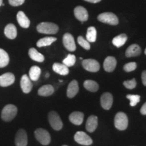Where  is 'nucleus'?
<instances>
[{"label":"nucleus","instance_id":"nucleus-7","mask_svg":"<svg viewBox=\"0 0 146 146\" xmlns=\"http://www.w3.org/2000/svg\"><path fill=\"white\" fill-rule=\"evenodd\" d=\"M76 143L83 145H90L93 143V140L86 133L83 131H78L74 137Z\"/></svg>","mask_w":146,"mask_h":146},{"label":"nucleus","instance_id":"nucleus-10","mask_svg":"<svg viewBox=\"0 0 146 146\" xmlns=\"http://www.w3.org/2000/svg\"><path fill=\"white\" fill-rule=\"evenodd\" d=\"M63 44L66 50L74 52L76 50V44L74 37L70 33H65L63 36Z\"/></svg>","mask_w":146,"mask_h":146},{"label":"nucleus","instance_id":"nucleus-37","mask_svg":"<svg viewBox=\"0 0 146 146\" xmlns=\"http://www.w3.org/2000/svg\"><path fill=\"white\" fill-rule=\"evenodd\" d=\"M141 80L143 85L146 86V70H143L141 74Z\"/></svg>","mask_w":146,"mask_h":146},{"label":"nucleus","instance_id":"nucleus-34","mask_svg":"<svg viewBox=\"0 0 146 146\" xmlns=\"http://www.w3.org/2000/svg\"><path fill=\"white\" fill-rule=\"evenodd\" d=\"M123 85L126 88L129 89H133L135 88L137 86V82L135 78H133V79L129 80V81H124Z\"/></svg>","mask_w":146,"mask_h":146},{"label":"nucleus","instance_id":"nucleus-21","mask_svg":"<svg viewBox=\"0 0 146 146\" xmlns=\"http://www.w3.org/2000/svg\"><path fill=\"white\" fill-rule=\"evenodd\" d=\"M4 34L7 38L10 39H14L17 36V29L13 24H9L5 27Z\"/></svg>","mask_w":146,"mask_h":146},{"label":"nucleus","instance_id":"nucleus-9","mask_svg":"<svg viewBox=\"0 0 146 146\" xmlns=\"http://www.w3.org/2000/svg\"><path fill=\"white\" fill-rule=\"evenodd\" d=\"M28 143V136L26 131L24 129H20L16 133L15 136L16 146H27Z\"/></svg>","mask_w":146,"mask_h":146},{"label":"nucleus","instance_id":"nucleus-26","mask_svg":"<svg viewBox=\"0 0 146 146\" xmlns=\"http://www.w3.org/2000/svg\"><path fill=\"white\" fill-rule=\"evenodd\" d=\"M56 40H57V38L53 37V36H46V37H43L37 41V43H36V46L38 47L49 46V45H52L54 42L56 41Z\"/></svg>","mask_w":146,"mask_h":146},{"label":"nucleus","instance_id":"nucleus-35","mask_svg":"<svg viewBox=\"0 0 146 146\" xmlns=\"http://www.w3.org/2000/svg\"><path fill=\"white\" fill-rule=\"evenodd\" d=\"M137 64L135 62H129L126 64L124 66V70L126 71V72H132V71H134L137 68Z\"/></svg>","mask_w":146,"mask_h":146},{"label":"nucleus","instance_id":"nucleus-29","mask_svg":"<svg viewBox=\"0 0 146 146\" xmlns=\"http://www.w3.org/2000/svg\"><path fill=\"white\" fill-rule=\"evenodd\" d=\"M84 87L85 88L91 92H96L99 89V85L97 82L92 80H87L84 82Z\"/></svg>","mask_w":146,"mask_h":146},{"label":"nucleus","instance_id":"nucleus-8","mask_svg":"<svg viewBox=\"0 0 146 146\" xmlns=\"http://www.w3.org/2000/svg\"><path fill=\"white\" fill-rule=\"evenodd\" d=\"M82 66L85 70L91 72H98L100 68L99 62L94 59H85L83 60Z\"/></svg>","mask_w":146,"mask_h":146},{"label":"nucleus","instance_id":"nucleus-15","mask_svg":"<svg viewBox=\"0 0 146 146\" xmlns=\"http://www.w3.org/2000/svg\"><path fill=\"white\" fill-rule=\"evenodd\" d=\"M116 58L112 56H108L106 58L104 62V68L108 72H112L116 68Z\"/></svg>","mask_w":146,"mask_h":146},{"label":"nucleus","instance_id":"nucleus-33","mask_svg":"<svg viewBox=\"0 0 146 146\" xmlns=\"http://www.w3.org/2000/svg\"><path fill=\"white\" fill-rule=\"evenodd\" d=\"M77 41L78 44L81 45L82 47H83L85 50H90L91 46H90V43H89V42L87 41V40L84 39L82 36H78L77 39Z\"/></svg>","mask_w":146,"mask_h":146},{"label":"nucleus","instance_id":"nucleus-3","mask_svg":"<svg viewBox=\"0 0 146 146\" xmlns=\"http://www.w3.org/2000/svg\"><path fill=\"white\" fill-rule=\"evenodd\" d=\"M129 120L125 113L120 112L116 114L114 117V126L118 130L124 131L127 129Z\"/></svg>","mask_w":146,"mask_h":146},{"label":"nucleus","instance_id":"nucleus-43","mask_svg":"<svg viewBox=\"0 0 146 146\" xmlns=\"http://www.w3.org/2000/svg\"><path fill=\"white\" fill-rule=\"evenodd\" d=\"M62 146H68V145H62Z\"/></svg>","mask_w":146,"mask_h":146},{"label":"nucleus","instance_id":"nucleus-24","mask_svg":"<svg viewBox=\"0 0 146 146\" xmlns=\"http://www.w3.org/2000/svg\"><path fill=\"white\" fill-rule=\"evenodd\" d=\"M29 55L33 60L38 62H43L45 60L43 55L39 53L35 48H31L29 50Z\"/></svg>","mask_w":146,"mask_h":146},{"label":"nucleus","instance_id":"nucleus-31","mask_svg":"<svg viewBox=\"0 0 146 146\" xmlns=\"http://www.w3.org/2000/svg\"><path fill=\"white\" fill-rule=\"evenodd\" d=\"M76 62V57L73 54H68L67 57L63 60V64L66 66L70 67L74 65Z\"/></svg>","mask_w":146,"mask_h":146},{"label":"nucleus","instance_id":"nucleus-13","mask_svg":"<svg viewBox=\"0 0 146 146\" xmlns=\"http://www.w3.org/2000/svg\"><path fill=\"white\" fill-rule=\"evenodd\" d=\"M100 102H101V106L104 110H108L111 108L113 103V97L112 95L110 94L108 92L104 93L102 95L101 99H100Z\"/></svg>","mask_w":146,"mask_h":146},{"label":"nucleus","instance_id":"nucleus-40","mask_svg":"<svg viewBox=\"0 0 146 146\" xmlns=\"http://www.w3.org/2000/svg\"><path fill=\"white\" fill-rule=\"evenodd\" d=\"M49 76H50V74H49V73H47V74H45V77H46V78H48Z\"/></svg>","mask_w":146,"mask_h":146},{"label":"nucleus","instance_id":"nucleus-25","mask_svg":"<svg viewBox=\"0 0 146 146\" xmlns=\"http://www.w3.org/2000/svg\"><path fill=\"white\" fill-rule=\"evenodd\" d=\"M41 68L37 66H33L29 70V78L33 81H36L41 75Z\"/></svg>","mask_w":146,"mask_h":146},{"label":"nucleus","instance_id":"nucleus-1","mask_svg":"<svg viewBox=\"0 0 146 146\" xmlns=\"http://www.w3.org/2000/svg\"><path fill=\"white\" fill-rule=\"evenodd\" d=\"M18 112V108L13 104H8L1 111V118L3 121L9 122L13 120Z\"/></svg>","mask_w":146,"mask_h":146},{"label":"nucleus","instance_id":"nucleus-39","mask_svg":"<svg viewBox=\"0 0 146 146\" xmlns=\"http://www.w3.org/2000/svg\"><path fill=\"white\" fill-rule=\"evenodd\" d=\"M85 1H88V2H90V3H96L100 2V1H101V0H85Z\"/></svg>","mask_w":146,"mask_h":146},{"label":"nucleus","instance_id":"nucleus-28","mask_svg":"<svg viewBox=\"0 0 146 146\" xmlns=\"http://www.w3.org/2000/svg\"><path fill=\"white\" fill-rule=\"evenodd\" d=\"M10 62V58L8 53L0 48V68H3L8 65Z\"/></svg>","mask_w":146,"mask_h":146},{"label":"nucleus","instance_id":"nucleus-42","mask_svg":"<svg viewBox=\"0 0 146 146\" xmlns=\"http://www.w3.org/2000/svg\"><path fill=\"white\" fill-rule=\"evenodd\" d=\"M144 53H145V54L146 55V48H145V52H144Z\"/></svg>","mask_w":146,"mask_h":146},{"label":"nucleus","instance_id":"nucleus-18","mask_svg":"<svg viewBox=\"0 0 146 146\" xmlns=\"http://www.w3.org/2000/svg\"><path fill=\"white\" fill-rule=\"evenodd\" d=\"M78 90H79V87H78V82L73 80L69 83L68 89H67V97L68 98H72L78 94Z\"/></svg>","mask_w":146,"mask_h":146},{"label":"nucleus","instance_id":"nucleus-23","mask_svg":"<svg viewBox=\"0 0 146 146\" xmlns=\"http://www.w3.org/2000/svg\"><path fill=\"white\" fill-rule=\"evenodd\" d=\"M54 92V88L51 85H45L40 87L38 90V94L40 96L47 97L52 95Z\"/></svg>","mask_w":146,"mask_h":146},{"label":"nucleus","instance_id":"nucleus-5","mask_svg":"<svg viewBox=\"0 0 146 146\" xmlns=\"http://www.w3.org/2000/svg\"><path fill=\"white\" fill-rule=\"evenodd\" d=\"M48 120L51 127L56 131H60L62 129L63 123L59 114L55 111H52L48 114Z\"/></svg>","mask_w":146,"mask_h":146},{"label":"nucleus","instance_id":"nucleus-36","mask_svg":"<svg viewBox=\"0 0 146 146\" xmlns=\"http://www.w3.org/2000/svg\"><path fill=\"white\" fill-rule=\"evenodd\" d=\"M9 3L12 6H19L25 3V0H8Z\"/></svg>","mask_w":146,"mask_h":146},{"label":"nucleus","instance_id":"nucleus-6","mask_svg":"<svg viewBox=\"0 0 146 146\" xmlns=\"http://www.w3.org/2000/svg\"><path fill=\"white\" fill-rule=\"evenodd\" d=\"M98 19L102 23L110 25H117L118 24V17L112 12H104L100 14L98 16Z\"/></svg>","mask_w":146,"mask_h":146},{"label":"nucleus","instance_id":"nucleus-30","mask_svg":"<svg viewBox=\"0 0 146 146\" xmlns=\"http://www.w3.org/2000/svg\"><path fill=\"white\" fill-rule=\"evenodd\" d=\"M87 40L91 43H94L96 41L97 39V31L95 27H90L87 29L86 35Z\"/></svg>","mask_w":146,"mask_h":146},{"label":"nucleus","instance_id":"nucleus-2","mask_svg":"<svg viewBox=\"0 0 146 146\" xmlns=\"http://www.w3.org/2000/svg\"><path fill=\"white\" fill-rule=\"evenodd\" d=\"M36 30L40 33L54 35L57 33L59 28L56 24L52 23H41L36 27Z\"/></svg>","mask_w":146,"mask_h":146},{"label":"nucleus","instance_id":"nucleus-20","mask_svg":"<svg viewBox=\"0 0 146 146\" xmlns=\"http://www.w3.org/2000/svg\"><path fill=\"white\" fill-rule=\"evenodd\" d=\"M84 114L81 112H74L69 116V120L75 125H81L83 122Z\"/></svg>","mask_w":146,"mask_h":146},{"label":"nucleus","instance_id":"nucleus-38","mask_svg":"<svg viewBox=\"0 0 146 146\" xmlns=\"http://www.w3.org/2000/svg\"><path fill=\"white\" fill-rule=\"evenodd\" d=\"M140 112H141V114L146 115V102L144 103L143 105L142 106L141 110H140Z\"/></svg>","mask_w":146,"mask_h":146},{"label":"nucleus","instance_id":"nucleus-41","mask_svg":"<svg viewBox=\"0 0 146 146\" xmlns=\"http://www.w3.org/2000/svg\"><path fill=\"white\" fill-rule=\"evenodd\" d=\"M2 4H3V0H0V6L2 5Z\"/></svg>","mask_w":146,"mask_h":146},{"label":"nucleus","instance_id":"nucleus-27","mask_svg":"<svg viewBox=\"0 0 146 146\" xmlns=\"http://www.w3.org/2000/svg\"><path fill=\"white\" fill-rule=\"evenodd\" d=\"M127 41V36L126 34H120L119 35L115 36L112 39L113 45H115L116 47H120L125 45V43Z\"/></svg>","mask_w":146,"mask_h":146},{"label":"nucleus","instance_id":"nucleus-11","mask_svg":"<svg viewBox=\"0 0 146 146\" xmlns=\"http://www.w3.org/2000/svg\"><path fill=\"white\" fill-rule=\"evenodd\" d=\"M15 81V76L11 72H6L0 76V86L6 87L10 86Z\"/></svg>","mask_w":146,"mask_h":146},{"label":"nucleus","instance_id":"nucleus-22","mask_svg":"<svg viewBox=\"0 0 146 146\" xmlns=\"http://www.w3.org/2000/svg\"><path fill=\"white\" fill-rule=\"evenodd\" d=\"M53 70L55 72L58 73V74H60V75H67L69 73V69L68 67L64 64L60 63H54L52 66Z\"/></svg>","mask_w":146,"mask_h":146},{"label":"nucleus","instance_id":"nucleus-4","mask_svg":"<svg viewBox=\"0 0 146 146\" xmlns=\"http://www.w3.org/2000/svg\"><path fill=\"white\" fill-rule=\"evenodd\" d=\"M35 136L36 139L42 145H47L50 143L51 136L48 131L45 129L41 128L36 129L35 131Z\"/></svg>","mask_w":146,"mask_h":146},{"label":"nucleus","instance_id":"nucleus-12","mask_svg":"<svg viewBox=\"0 0 146 146\" xmlns=\"http://www.w3.org/2000/svg\"><path fill=\"white\" fill-rule=\"evenodd\" d=\"M74 16L81 23L87 21L89 18V14L86 9L83 6H77L74 10Z\"/></svg>","mask_w":146,"mask_h":146},{"label":"nucleus","instance_id":"nucleus-32","mask_svg":"<svg viewBox=\"0 0 146 146\" xmlns=\"http://www.w3.org/2000/svg\"><path fill=\"white\" fill-rule=\"evenodd\" d=\"M127 98L130 100V106H135L139 102H140L141 97L139 95H127Z\"/></svg>","mask_w":146,"mask_h":146},{"label":"nucleus","instance_id":"nucleus-14","mask_svg":"<svg viewBox=\"0 0 146 146\" xmlns=\"http://www.w3.org/2000/svg\"><path fill=\"white\" fill-rule=\"evenodd\" d=\"M21 87L22 90L25 94H29L33 88V83L27 74H24L21 80Z\"/></svg>","mask_w":146,"mask_h":146},{"label":"nucleus","instance_id":"nucleus-19","mask_svg":"<svg viewBox=\"0 0 146 146\" xmlns=\"http://www.w3.org/2000/svg\"><path fill=\"white\" fill-rule=\"evenodd\" d=\"M16 18H17L18 23L20 25V26L25 29L29 28L31 23L30 20L29 19V18L27 17L26 14L24 13L23 11H20V12H18Z\"/></svg>","mask_w":146,"mask_h":146},{"label":"nucleus","instance_id":"nucleus-17","mask_svg":"<svg viewBox=\"0 0 146 146\" xmlns=\"http://www.w3.org/2000/svg\"><path fill=\"white\" fill-rule=\"evenodd\" d=\"M98 125V117L95 115H91L87 118L86 122V129L89 133H93L96 131Z\"/></svg>","mask_w":146,"mask_h":146},{"label":"nucleus","instance_id":"nucleus-16","mask_svg":"<svg viewBox=\"0 0 146 146\" xmlns=\"http://www.w3.org/2000/svg\"><path fill=\"white\" fill-rule=\"evenodd\" d=\"M141 54V49L140 46L137 44L131 45L127 49L125 52V55L127 58L136 57L139 56Z\"/></svg>","mask_w":146,"mask_h":146}]
</instances>
